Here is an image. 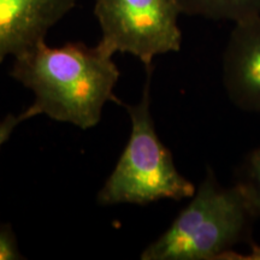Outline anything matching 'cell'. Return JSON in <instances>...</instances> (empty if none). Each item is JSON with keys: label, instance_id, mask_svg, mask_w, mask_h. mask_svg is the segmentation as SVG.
<instances>
[{"label": "cell", "instance_id": "obj_1", "mask_svg": "<svg viewBox=\"0 0 260 260\" xmlns=\"http://www.w3.org/2000/svg\"><path fill=\"white\" fill-rule=\"evenodd\" d=\"M112 57L99 42L50 47L42 41L14 57L10 75L31 90L39 115L88 130L102 121L106 103H121L113 93L121 74Z\"/></svg>", "mask_w": 260, "mask_h": 260}, {"label": "cell", "instance_id": "obj_2", "mask_svg": "<svg viewBox=\"0 0 260 260\" xmlns=\"http://www.w3.org/2000/svg\"><path fill=\"white\" fill-rule=\"evenodd\" d=\"M258 213L239 182L220 184L212 169L171 225L142 251V260L225 259L248 241Z\"/></svg>", "mask_w": 260, "mask_h": 260}, {"label": "cell", "instance_id": "obj_3", "mask_svg": "<svg viewBox=\"0 0 260 260\" xmlns=\"http://www.w3.org/2000/svg\"><path fill=\"white\" fill-rule=\"evenodd\" d=\"M147 77L136 105L125 106L132 130L128 144L115 169L98 193L102 206L133 204L139 206L159 200L191 198L197 190L175 165L171 151L155 132L151 112V82L153 65L146 67Z\"/></svg>", "mask_w": 260, "mask_h": 260}, {"label": "cell", "instance_id": "obj_4", "mask_svg": "<svg viewBox=\"0 0 260 260\" xmlns=\"http://www.w3.org/2000/svg\"><path fill=\"white\" fill-rule=\"evenodd\" d=\"M181 14L176 0H94L99 44L113 54H132L145 67L153 65L155 57L181 50Z\"/></svg>", "mask_w": 260, "mask_h": 260}, {"label": "cell", "instance_id": "obj_5", "mask_svg": "<svg viewBox=\"0 0 260 260\" xmlns=\"http://www.w3.org/2000/svg\"><path fill=\"white\" fill-rule=\"evenodd\" d=\"M79 0H0V63L45 41Z\"/></svg>", "mask_w": 260, "mask_h": 260}, {"label": "cell", "instance_id": "obj_6", "mask_svg": "<svg viewBox=\"0 0 260 260\" xmlns=\"http://www.w3.org/2000/svg\"><path fill=\"white\" fill-rule=\"evenodd\" d=\"M223 84L234 105L260 112V16L234 25L223 56Z\"/></svg>", "mask_w": 260, "mask_h": 260}, {"label": "cell", "instance_id": "obj_7", "mask_svg": "<svg viewBox=\"0 0 260 260\" xmlns=\"http://www.w3.org/2000/svg\"><path fill=\"white\" fill-rule=\"evenodd\" d=\"M181 12L189 16L230 21L234 24L260 16V0H176Z\"/></svg>", "mask_w": 260, "mask_h": 260}, {"label": "cell", "instance_id": "obj_8", "mask_svg": "<svg viewBox=\"0 0 260 260\" xmlns=\"http://www.w3.org/2000/svg\"><path fill=\"white\" fill-rule=\"evenodd\" d=\"M236 182L243 187L260 217V147L253 149L243 161Z\"/></svg>", "mask_w": 260, "mask_h": 260}, {"label": "cell", "instance_id": "obj_9", "mask_svg": "<svg viewBox=\"0 0 260 260\" xmlns=\"http://www.w3.org/2000/svg\"><path fill=\"white\" fill-rule=\"evenodd\" d=\"M24 259L19 251L17 236L10 224H0V260Z\"/></svg>", "mask_w": 260, "mask_h": 260}, {"label": "cell", "instance_id": "obj_10", "mask_svg": "<svg viewBox=\"0 0 260 260\" xmlns=\"http://www.w3.org/2000/svg\"><path fill=\"white\" fill-rule=\"evenodd\" d=\"M37 116H39L37 109L32 105H30L25 110H23L21 113H18V115L9 113L5 118H3L2 121H0V149H2L3 146L9 141L10 136L12 135L15 129L17 128L22 122L28 121V119Z\"/></svg>", "mask_w": 260, "mask_h": 260}]
</instances>
